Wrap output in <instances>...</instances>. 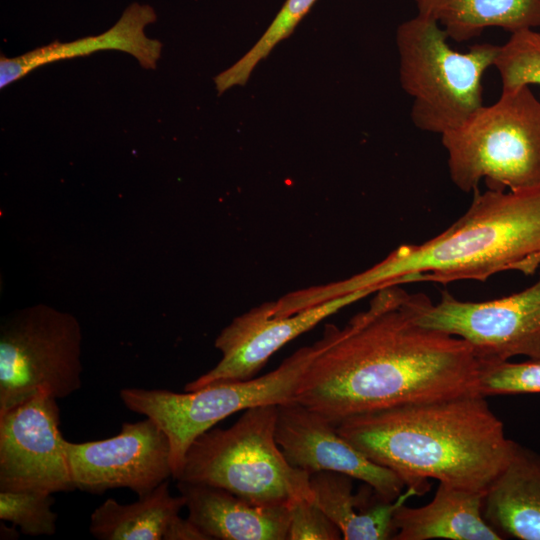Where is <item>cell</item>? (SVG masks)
I'll return each mask as SVG.
<instances>
[{"label":"cell","mask_w":540,"mask_h":540,"mask_svg":"<svg viewBox=\"0 0 540 540\" xmlns=\"http://www.w3.org/2000/svg\"><path fill=\"white\" fill-rule=\"evenodd\" d=\"M414 302L401 285L385 286L342 329L327 324L294 400L336 426L356 414L479 394L473 348L420 325Z\"/></svg>","instance_id":"obj_1"},{"label":"cell","mask_w":540,"mask_h":540,"mask_svg":"<svg viewBox=\"0 0 540 540\" xmlns=\"http://www.w3.org/2000/svg\"><path fill=\"white\" fill-rule=\"evenodd\" d=\"M336 429L420 495L428 479L485 494L516 445L480 394L356 414Z\"/></svg>","instance_id":"obj_2"},{"label":"cell","mask_w":540,"mask_h":540,"mask_svg":"<svg viewBox=\"0 0 540 540\" xmlns=\"http://www.w3.org/2000/svg\"><path fill=\"white\" fill-rule=\"evenodd\" d=\"M473 192L468 210L441 234L399 246L371 268L340 280L339 291L419 281H485L508 270L533 274L540 266V187Z\"/></svg>","instance_id":"obj_3"},{"label":"cell","mask_w":540,"mask_h":540,"mask_svg":"<svg viewBox=\"0 0 540 540\" xmlns=\"http://www.w3.org/2000/svg\"><path fill=\"white\" fill-rule=\"evenodd\" d=\"M277 405L244 410L229 428H211L188 448L177 481L223 488L259 506L314 501L310 473L291 466L275 439Z\"/></svg>","instance_id":"obj_4"},{"label":"cell","mask_w":540,"mask_h":540,"mask_svg":"<svg viewBox=\"0 0 540 540\" xmlns=\"http://www.w3.org/2000/svg\"><path fill=\"white\" fill-rule=\"evenodd\" d=\"M452 182L463 192L540 187V101L529 86L501 92L461 126L441 135Z\"/></svg>","instance_id":"obj_5"},{"label":"cell","mask_w":540,"mask_h":540,"mask_svg":"<svg viewBox=\"0 0 540 540\" xmlns=\"http://www.w3.org/2000/svg\"><path fill=\"white\" fill-rule=\"evenodd\" d=\"M447 39L436 21L419 14L396 31L399 79L412 98V122L440 135L461 126L483 106L482 78L499 49L481 43L462 53Z\"/></svg>","instance_id":"obj_6"},{"label":"cell","mask_w":540,"mask_h":540,"mask_svg":"<svg viewBox=\"0 0 540 540\" xmlns=\"http://www.w3.org/2000/svg\"><path fill=\"white\" fill-rule=\"evenodd\" d=\"M313 354V346H304L273 371L244 381L217 382L184 393L124 388L120 398L129 410L151 418L167 435L176 480L190 445L215 424L240 410L293 400Z\"/></svg>","instance_id":"obj_7"},{"label":"cell","mask_w":540,"mask_h":540,"mask_svg":"<svg viewBox=\"0 0 540 540\" xmlns=\"http://www.w3.org/2000/svg\"><path fill=\"white\" fill-rule=\"evenodd\" d=\"M81 329L47 305L24 309L1 324L0 413L45 393L65 398L80 389Z\"/></svg>","instance_id":"obj_8"},{"label":"cell","mask_w":540,"mask_h":540,"mask_svg":"<svg viewBox=\"0 0 540 540\" xmlns=\"http://www.w3.org/2000/svg\"><path fill=\"white\" fill-rule=\"evenodd\" d=\"M416 321L466 341L481 360L522 355L540 360V277L530 287L499 299L461 301L449 292L433 304L415 294Z\"/></svg>","instance_id":"obj_9"},{"label":"cell","mask_w":540,"mask_h":540,"mask_svg":"<svg viewBox=\"0 0 540 540\" xmlns=\"http://www.w3.org/2000/svg\"><path fill=\"white\" fill-rule=\"evenodd\" d=\"M56 400L40 393L0 413V491L76 489Z\"/></svg>","instance_id":"obj_10"},{"label":"cell","mask_w":540,"mask_h":540,"mask_svg":"<svg viewBox=\"0 0 540 540\" xmlns=\"http://www.w3.org/2000/svg\"><path fill=\"white\" fill-rule=\"evenodd\" d=\"M65 448L76 489L92 494L128 488L142 497L172 476L167 435L151 419L122 424L113 437Z\"/></svg>","instance_id":"obj_11"},{"label":"cell","mask_w":540,"mask_h":540,"mask_svg":"<svg viewBox=\"0 0 540 540\" xmlns=\"http://www.w3.org/2000/svg\"><path fill=\"white\" fill-rule=\"evenodd\" d=\"M374 292L371 289L356 291L286 316L272 314L271 302L249 310L234 318L217 336L215 347L222 353L218 364L187 383L185 391L217 382L254 378L282 346L328 316Z\"/></svg>","instance_id":"obj_12"},{"label":"cell","mask_w":540,"mask_h":540,"mask_svg":"<svg viewBox=\"0 0 540 540\" xmlns=\"http://www.w3.org/2000/svg\"><path fill=\"white\" fill-rule=\"evenodd\" d=\"M275 439L291 466L310 474H346L371 486L385 502L395 501L406 487L397 474L342 437L334 424L294 399L277 405Z\"/></svg>","instance_id":"obj_13"},{"label":"cell","mask_w":540,"mask_h":540,"mask_svg":"<svg viewBox=\"0 0 540 540\" xmlns=\"http://www.w3.org/2000/svg\"><path fill=\"white\" fill-rule=\"evenodd\" d=\"M188 518L209 538L287 540L290 506H259L216 486L177 481Z\"/></svg>","instance_id":"obj_14"},{"label":"cell","mask_w":540,"mask_h":540,"mask_svg":"<svg viewBox=\"0 0 540 540\" xmlns=\"http://www.w3.org/2000/svg\"><path fill=\"white\" fill-rule=\"evenodd\" d=\"M156 20L153 9L131 5L108 31L72 42H53L18 57L0 59V87L22 78L32 70L50 62L86 56L100 50H119L134 56L145 69H155L162 44L148 38L144 27Z\"/></svg>","instance_id":"obj_15"},{"label":"cell","mask_w":540,"mask_h":540,"mask_svg":"<svg viewBox=\"0 0 540 540\" xmlns=\"http://www.w3.org/2000/svg\"><path fill=\"white\" fill-rule=\"evenodd\" d=\"M353 478L338 472L321 471L310 475L314 502L340 529L345 540L393 539L395 511L412 496H420L411 487L395 501H383L374 489L365 484L353 493Z\"/></svg>","instance_id":"obj_16"},{"label":"cell","mask_w":540,"mask_h":540,"mask_svg":"<svg viewBox=\"0 0 540 540\" xmlns=\"http://www.w3.org/2000/svg\"><path fill=\"white\" fill-rule=\"evenodd\" d=\"M484 493L439 482L431 502L395 511V540H501L483 516Z\"/></svg>","instance_id":"obj_17"},{"label":"cell","mask_w":540,"mask_h":540,"mask_svg":"<svg viewBox=\"0 0 540 540\" xmlns=\"http://www.w3.org/2000/svg\"><path fill=\"white\" fill-rule=\"evenodd\" d=\"M485 520L503 537L540 540V455L516 443L483 498Z\"/></svg>","instance_id":"obj_18"},{"label":"cell","mask_w":540,"mask_h":540,"mask_svg":"<svg viewBox=\"0 0 540 540\" xmlns=\"http://www.w3.org/2000/svg\"><path fill=\"white\" fill-rule=\"evenodd\" d=\"M418 14L436 21L456 42L498 27L515 33L540 27V0H414Z\"/></svg>","instance_id":"obj_19"},{"label":"cell","mask_w":540,"mask_h":540,"mask_svg":"<svg viewBox=\"0 0 540 540\" xmlns=\"http://www.w3.org/2000/svg\"><path fill=\"white\" fill-rule=\"evenodd\" d=\"M183 507L185 498L172 496L166 480L130 504L106 499L92 512L89 531L99 540H161Z\"/></svg>","instance_id":"obj_20"},{"label":"cell","mask_w":540,"mask_h":540,"mask_svg":"<svg viewBox=\"0 0 540 540\" xmlns=\"http://www.w3.org/2000/svg\"><path fill=\"white\" fill-rule=\"evenodd\" d=\"M317 0H286L259 40L232 66L214 78L218 94L247 83L257 64L289 37Z\"/></svg>","instance_id":"obj_21"},{"label":"cell","mask_w":540,"mask_h":540,"mask_svg":"<svg viewBox=\"0 0 540 540\" xmlns=\"http://www.w3.org/2000/svg\"><path fill=\"white\" fill-rule=\"evenodd\" d=\"M493 66L499 72L502 92L521 86H540V31L526 29L512 33L499 46Z\"/></svg>","instance_id":"obj_22"},{"label":"cell","mask_w":540,"mask_h":540,"mask_svg":"<svg viewBox=\"0 0 540 540\" xmlns=\"http://www.w3.org/2000/svg\"><path fill=\"white\" fill-rule=\"evenodd\" d=\"M53 494L43 491H0V519L17 525L28 536H52L57 514Z\"/></svg>","instance_id":"obj_23"},{"label":"cell","mask_w":540,"mask_h":540,"mask_svg":"<svg viewBox=\"0 0 540 540\" xmlns=\"http://www.w3.org/2000/svg\"><path fill=\"white\" fill-rule=\"evenodd\" d=\"M489 395L540 393V360L493 362L483 379Z\"/></svg>","instance_id":"obj_24"},{"label":"cell","mask_w":540,"mask_h":540,"mask_svg":"<svg viewBox=\"0 0 540 540\" xmlns=\"http://www.w3.org/2000/svg\"><path fill=\"white\" fill-rule=\"evenodd\" d=\"M287 540H338L340 529L313 501L300 499L292 503Z\"/></svg>","instance_id":"obj_25"},{"label":"cell","mask_w":540,"mask_h":540,"mask_svg":"<svg viewBox=\"0 0 540 540\" xmlns=\"http://www.w3.org/2000/svg\"><path fill=\"white\" fill-rule=\"evenodd\" d=\"M164 540H210L189 518L174 516L163 533Z\"/></svg>","instance_id":"obj_26"}]
</instances>
